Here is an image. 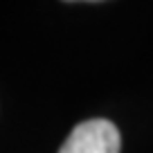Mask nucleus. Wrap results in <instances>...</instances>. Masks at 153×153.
I'll return each mask as SVG.
<instances>
[{
	"mask_svg": "<svg viewBox=\"0 0 153 153\" xmlns=\"http://www.w3.org/2000/svg\"><path fill=\"white\" fill-rule=\"evenodd\" d=\"M122 137L110 120H88L76 124L59 153H120Z\"/></svg>",
	"mask_w": 153,
	"mask_h": 153,
	"instance_id": "f257e3e1",
	"label": "nucleus"
}]
</instances>
